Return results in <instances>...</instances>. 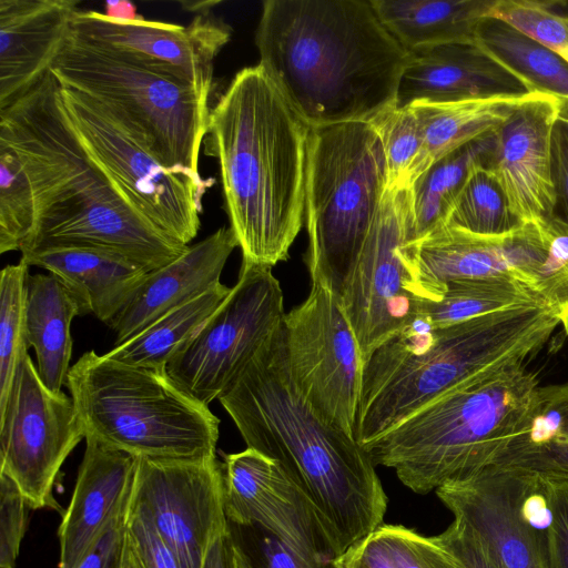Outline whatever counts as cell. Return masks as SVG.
Listing matches in <instances>:
<instances>
[{
  "instance_id": "6da1fadb",
  "label": "cell",
  "mask_w": 568,
  "mask_h": 568,
  "mask_svg": "<svg viewBox=\"0 0 568 568\" xmlns=\"http://www.w3.org/2000/svg\"><path fill=\"white\" fill-rule=\"evenodd\" d=\"M260 65L311 126L373 122L396 106L410 52L371 0H266Z\"/></svg>"
},
{
  "instance_id": "7a4b0ae2",
  "label": "cell",
  "mask_w": 568,
  "mask_h": 568,
  "mask_svg": "<svg viewBox=\"0 0 568 568\" xmlns=\"http://www.w3.org/2000/svg\"><path fill=\"white\" fill-rule=\"evenodd\" d=\"M246 448L274 460L336 530L345 551L384 524L388 498L367 450L326 420L292 378L283 323L217 398Z\"/></svg>"
},
{
  "instance_id": "3957f363",
  "label": "cell",
  "mask_w": 568,
  "mask_h": 568,
  "mask_svg": "<svg viewBox=\"0 0 568 568\" xmlns=\"http://www.w3.org/2000/svg\"><path fill=\"white\" fill-rule=\"evenodd\" d=\"M310 133L260 64L240 70L211 109L204 142L242 262L287 260L305 220Z\"/></svg>"
},
{
  "instance_id": "277c9868",
  "label": "cell",
  "mask_w": 568,
  "mask_h": 568,
  "mask_svg": "<svg viewBox=\"0 0 568 568\" xmlns=\"http://www.w3.org/2000/svg\"><path fill=\"white\" fill-rule=\"evenodd\" d=\"M0 133L21 155L34 193L36 225L21 254L97 247L151 273L189 246L144 219L90 161L67 119L59 83L50 71L0 111Z\"/></svg>"
},
{
  "instance_id": "5b68a950",
  "label": "cell",
  "mask_w": 568,
  "mask_h": 568,
  "mask_svg": "<svg viewBox=\"0 0 568 568\" xmlns=\"http://www.w3.org/2000/svg\"><path fill=\"white\" fill-rule=\"evenodd\" d=\"M560 327L548 305L434 327L423 314L381 345L363 369L354 437L377 439L462 383L526 361Z\"/></svg>"
},
{
  "instance_id": "8992f818",
  "label": "cell",
  "mask_w": 568,
  "mask_h": 568,
  "mask_svg": "<svg viewBox=\"0 0 568 568\" xmlns=\"http://www.w3.org/2000/svg\"><path fill=\"white\" fill-rule=\"evenodd\" d=\"M539 386L526 364L476 376L363 447L426 495L493 465L528 425Z\"/></svg>"
},
{
  "instance_id": "52a82bcc",
  "label": "cell",
  "mask_w": 568,
  "mask_h": 568,
  "mask_svg": "<svg viewBox=\"0 0 568 568\" xmlns=\"http://www.w3.org/2000/svg\"><path fill=\"white\" fill-rule=\"evenodd\" d=\"M65 386L85 437L108 448L148 459L216 456L219 417L164 371L88 351L71 365Z\"/></svg>"
},
{
  "instance_id": "ba28073f",
  "label": "cell",
  "mask_w": 568,
  "mask_h": 568,
  "mask_svg": "<svg viewBox=\"0 0 568 568\" xmlns=\"http://www.w3.org/2000/svg\"><path fill=\"white\" fill-rule=\"evenodd\" d=\"M388 189L372 122L311 128L305 196L307 267L335 292L357 257Z\"/></svg>"
},
{
  "instance_id": "9c48e42d",
  "label": "cell",
  "mask_w": 568,
  "mask_h": 568,
  "mask_svg": "<svg viewBox=\"0 0 568 568\" xmlns=\"http://www.w3.org/2000/svg\"><path fill=\"white\" fill-rule=\"evenodd\" d=\"M50 72L61 87L106 106L164 166L203 180L199 154L207 134L210 95L72 33Z\"/></svg>"
},
{
  "instance_id": "30bf717a",
  "label": "cell",
  "mask_w": 568,
  "mask_h": 568,
  "mask_svg": "<svg viewBox=\"0 0 568 568\" xmlns=\"http://www.w3.org/2000/svg\"><path fill=\"white\" fill-rule=\"evenodd\" d=\"M59 95L67 119L94 166L152 225L189 245L199 233L202 199L214 180H199L164 166L99 101L60 84Z\"/></svg>"
},
{
  "instance_id": "8fae6325",
  "label": "cell",
  "mask_w": 568,
  "mask_h": 568,
  "mask_svg": "<svg viewBox=\"0 0 568 568\" xmlns=\"http://www.w3.org/2000/svg\"><path fill=\"white\" fill-rule=\"evenodd\" d=\"M285 314L283 291L272 267L242 262L230 294L169 361L166 375L209 405L234 383Z\"/></svg>"
},
{
  "instance_id": "7c38bea8",
  "label": "cell",
  "mask_w": 568,
  "mask_h": 568,
  "mask_svg": "<svg viewBox=\"0 0 568 568\" xmlns=\"http://www.w3.org/2000/svg\"><path fill=\"white\" fill-rule=\"evenodd\" d=\"M308 273L306 300L283 320L290 372L312 406L354 436L364 362L337 293L324 275Z\"/></svg>"
},
{
  "instance_id": "4fadbf2b",
  "label": "cell",
  "mask_w": 568,
  "mask_h": 568,
  "mask_svg": "<svg viewBox=\"0 0 568 568\" xmlns=\"http://www.w3.org/2000/svg\"><path fill=\"white\" fill-rule=\"evenodd\" d=\"M407 187L387 189L381 210L345 276L337 297L365 363L409 325L424 301L404 255Z\"/></svg>"
},
{
  "instance_id": "5bb4252c",
  "label": "cell",
  "mask_w": 568,
  "mask_h": 568,
  "mask_svg": "<svg viewBox=\"0 0 568 568\" xmlns=\"http://www.w3.org/2000/svg\"><path fill=\"white\" fill-rule=\"evenodd\" d=\"M82 439L72 397L50 390L26 353L0 410V474L17 485L30 509L61 510L53 490L63 463Z\"/></svg>"
},
{
  "instance_id": "9a60e30c",
  "label": "cell",
  "mask_w": 568,
  "mask_h": 568,
  "mask_svg": "<svg viewBox=\"0 0 568 568\" xmlns=\"http://www.w3.org/2000/svg\"><path fill=\"white\" fill-rule=\"evenodd\" d=\"M131 508L152 524L183 568H202L212 545L229 530L223 465L216 456L136 458Z\"/></svg>"
},
{
  "instance_id": "2e32d148",
  "label": "cell",
  "mask_w": 568,
  "mask_h": 568,
  "mask_svg": "<svg viewBox=\"0 0 568 568\" xmlns=\"http://www.w3.org/2000/svg\"><path fill=\"white\" fill-rule=\"evenodd\" d=\"M71 33L128 62L210 95L214 60L230 41L232 29L213 11L195 14L187 26H179L140 16L122 20L93 10H79Z\"/></svg>"
},
{
  "instance_id": "e0dca14e",
  "label": "cell",
  "mask_w": 568,
  "mask_h": 568,
  "mask_svg": "<svg viewBox=\"0 0 568 568\" xmlns=\"http://www.w3.org/2000/svg\"><path fill=\"white\" fill-rule=\"evenodd\" d=\"M222 465L227 521L261 527L322 560L344 555L334 527L274 460L246 448L225 454Z\"/></svg>"
},
{
  "instance_id": "ac0fdd59",
  "label": "cell",
  "mask_w": 568,
  "mask_h": 568,
  "mask_svg": "<svg viewBox=\"0 0 568 568\" xmlns=\"http://www.w3.org/2000/svg\"><path fill=\"white\" fill-rule=\"evenodd\" d=\"M542 224L528 223L501 236H480L443 225L403 252L424 301H439L444 286L459 280H513L534 288L546 256Z\"/></svg>"
},
{
  "instance_id": "d6986e66",
  "label": "cell",
  "mask_w": 568,
  "mask_h": 568,
  "mask_svg": "<svg viewBox=\"0 0 568 568\" xmlns=\"http://www.w3.org/2000/svg\"><path fill=\"white\" fill-rule=\"evenodd\" d=\"M565 105L556 95L530 93L495 131L486 165L523 224H545L556 216L552 132Z\"/></svg>"
},
{
  "instance_id": "ffe728a7",
  "label": "cell",
  "mask_w": 568,
  "mask_h": 568,
  "mask_svg": "<svg viewBox=\"0 0 568 568\" xmlns=\"http://www.w3.org/2000/svg\"><path fill=\"white\" fill-rule=\"evenodd\" d=\"M435 493L454 518L486 539L501 568H550L545 540L550 525L521 509L518 470L490 465L449 480Z\"/></svg>"
},
{
  "instance_id": "44dd1931",
  "label": "cell",
  "mask_w": 568,
  "mask_h": 568,
  "mask_svg": "<svg viewBox=\"0 0 568 568\" xmlns=\"http://www.w3.org/2000/svg\"><path fill=\"white\" fill-rule=\"evenodd\" d=\"M79 0H0V111L51 69L72 31Z\"/></svg>"
},
{
  "instance_id": "7402d4cb",
  "label": "cell",
  "mask_w": 568,
  "mask_h": 568,
  "mask_svg": "<svg viewBox=\"0 0 568 568\" xmlns=\"http://www.w3.org/2000/svg\"><path fill=\"white\" fill-rule=\"evenodd\" d=\"M530 93L519 78L476 43L457 42L410 52V60L399 81L396 106Z\"/></svg>"
},
{
  "instance_id": "603a6c76",
  "label": "cell",
  "mask_w": 568,
  "mask_h": 568,
  "mask_svg": "<svg viewBox=\"0 0 568 568\" xmlns=\"http://www.w3.org/2000/svg\"><path fill=\"white\" fill-rule=\"evenodd\" d=\"M135 467V457L85 437L71 500L58 528V568H77L111 519L130 503Z\"/></svg>"
},
{
  "instance_id": "cb8c5ba5",
  "label": "cell",
  "mask_w": 568,
  "mask_h": 568,
  "mask_svg": "<svg viewBox=\"0 0 568 568\" xmlns=\"http://www.w3.org/2000/svg\"><path fill=\"white\" fill-rule=\"evenodd\" d=\"M237 246L230 226H222L189 245L171 263L151 272L132 301L109 324L115 333V345L220 283L223 268Z\"/></svg>"
},
{
  "instance_id": "d4e9b609",
  "label": "cell",
  "mask_w": 568,
  "mask_h": 568,
  "mask_svg": "<svg viewBox=\"0 0 568 568\" xmlns=\"http://www.w3.org/2000/svg\"><path fill=\"white\" fill-rule=\"evenodd\" d=\"M21 260L57 276L78 297L84 314L108 326L150 274L124 256L97 247H53L22 253Z\"/></svg>"
},
{
  "instance_id": "484cf974",
  "label": "cell",
  "mask_w": 568,
  "mask_h": 568,
  "mask_svg": "<svg viewBox=\"0 0 568 568\" xmlns=\"http://www.w3.org/2000/svg\"><path fill=\"white\" fill-rule=\"evenodd\" d=\"M84 315L78 297L54 275H30L27 283V339L37 371L52 392L65 386L72 356L71 323Z\"/></svg>"
},
{
  "instance_id": "4316f807",
  "label": "cell",
  "mask_w": 568,
  "mask_h": 568,
  "mask_svg": "<svg viewBox=\"0 0 568 568\" xmlns=\"http://www.w3.org/2000/svg\"><path fill=\"white\" fill-rule=\"evenodd\" d=\"M383 24L408 51L474 42L495 0H371Z\"/></svg>"
},
{
  "instance_id": "83f0119b",
  "label": "cell",
  "mask_w": 568,
  "mask_h": 568,
  "mask_svg": "<svg viewBox=\"0 0 568 568\" xmlns=\"http://www.w3.org/2000/svg\"><path fill=\"white\" fill-rule=\"evenodd\" d=\"M528 95L409 104L422 126L423 146L407 186L448 153L498 129Z\"/></svg>"
},
{
  "instance_id": "f1b7e54d",
  "label": "cell",
  "mask_w": 568,
  "mask_h": 568,
  "mask_svg": "<svg viewBox=\"0 0 568 568\" xmlns=\"http://www.w3.org/2000/svg\"><path fill=\"white\" fill-rule=\"evenodd\" d=\"M493 465L568 481V382L539 386L528 425Z\"/></svg>"
},
{
  "instance_id": "f546056e",
  "label": "cell",
  "mask_w": 568,
  "mask_h": 568,
  "mask_svg": "<svg viewBox=\"0 0 568 568\" xmlns=\"http://www.w3.org/2000/svg\"><path fill=\"white\" fill-rule=\"evenodd\" d=\"M495 131L448 153L407 186L406 244L444 225L471 168L479 162L487 163L495 143Z\"/></svg>"
},
{
  "instance_id": "4dcf8cb0",
  "label": "cell",
  "mask_w": 568,
  "mask_h": 568,
  "mask_svg": "<svg viewBox=\"0 0 568 568\" xmlns=\"http://www.w3.org/2000/svg\"><path fill=\"white\" fill-rule=\"evenodd\" d=\"M474 43L519 78L531 93L568 100V62L511 24L486 17L476 27Z\"/></svg>"
},
{
  "instance_id": "1f68e13d",
  "label": "cell",
  "mask_w": 568,
  "mask_h": 568,
  "mask_svg": "<svg viewBox=\"0 0 568 568\" xmlns=\"http://www.w3.org/2000/svg\"><path fill=\"white\" fill-rule=\"evenodd\" d=\"M230 292L231 287L217 283L196 298L168 312L104 355L128 365L165 372L173 355L209 320Z\"/></svg>"
},
{
  "instance_id": "d6a6232c",
  "label": "cell",
  "mask_w": 568,
  "mask_h": 568,
  "mask_svg": "<svg viewBox=\"0 0 568 568\" xmlns=\"http://www.w3.org/2000/svg\"><path fill=\"white\" fill-rule=\"evenodd\" d=\"M547 305L526 284L513 280H459L445 284L437 302L423 301L420 313L434 327H444L506 310Z\"/></svg>"
},
{
  "instance_id": "836d02e7",
  "label": "cell",
  "mask_w": 568,
  "mask_h": 568,
  "mask_svg": "<svg viewBox=\"0 0 568 568\" xmlns=\"http://www.w3.org/2000/svg\"><path fill=\"white\" fill-rule=\"evenodd\" d=\"M444 225L480 236H501L524 224L510 212L486 163H476L457 193Z\"/></svg>"
},
{
  "instance_id": "e575fe53",
  "label": "cell",
  "mask_w": 568,
  "mask_h": 568,
  "mask_svg": "<svg viewBox=\"0 0 568 568\" xmlns=\"http://www.w3.org/2000/svg\"><path fill=\"white\" fill-rule=\"evenodd\" d=\"M36 200L24 162L0 133V253L21 251L36 225Z\"/></svg>"
},
{
  "instance_id": "d590c367",
  "label": "cell",
  "mask_w": 568,
  "mask_h": 568,
  "mask_svg": "<svg viewBox=\"0 0 568 568\" xmlns=\"http://www.w3.org/2000/svg\"><path fill=\"white\" fill-rule=\"evenodd\" d=\"M29 265H7L0 274V410L12 389L22 356L28 353L27 283Z\"/></svg>"
},
{
  "instance_id": "8d00e7d4",
  "label": "cell",
  "mask_w": 568,
  "mask_h": 568,
  "mask_svg": "<svg viewBox=\"0 0 568 568\" xmlns=\"http://www.w3.org/2000/svg\"><path fill=\"white\" fill-rule=\"evenodd\" d=\"M488 17L506 21L568 62V1L495 0Z\"/></svg>"
},
{
  "instance_id": "74e56055",
  "label": "cell",
  "mask_w": 568,
  "mask_h": 568,
  "mask_svg": "<svg viewBox=\"0 0 568 568\" xmlns=\"http://www.w3.org/2000/svg\"><path fill=\"white\" fill-rule=\"evenodd\" d=\"M372 123L382 140L388 189L407 187L423 146L422 126L414 108L394 106Z\"/></svg>"
},
{
  "instance_id": "f35d334b",
  "label": "cell",
  "mask_w": 568,
  "mask_h": 568,
  "mask_svg": "<svg viewBox=\"0 0 568 568\" xmlns=\"http://www.w3.org/2000/svg\"><path fill=\"white\" fill-rule=\"evenodd\" d=\"M233 544L252 568H343L338 560H322L290 546L273 534L254 525L229 521Z\"/></svg>"
},
{
  "instance_id": "ab89813d",
  "label": "cell",
  "mask_w": 568,
  "mask_h": 568,
  "mask_svg": "<svg viewBox=\"0 0 568 568\" xmlns=\"http://www.w3.org/2000/svg\"><path fill=\"white\" fill-rule=\"evenodd\" d=\"M546 256L534 281L535 291L557 314L568 336V225L555 216L545 224Z\"/></svg>"
},
{
  "instance_id": "60d3db41",
  "label": "cell",
  "mask_w": 568,
  "mask_h": 568,
  "mask_svg": "<svg viewBox=\"0 0 568 568\" xmlns=\"http://www.w3.org/2000/svg\"><path fill=\"white\" fill-rule=\"evenodd\" d=\"M376 530L397 568H457L434 536H423L403 525L383 524Z\"/></svg>"
},
{
  "instance_id": "b9f144b4",
  "label": "cell",
  "mask_w": 568,
  "mask_h": 568,
  "mask_svg": "<svg viewBox=\"0 0 568 568\" xmlns=\"http://www.w3.org/2000/svg\"><path fill=\"white\" fill-rule=\"evenodd\" d=\"M122 568H183L173 549L131 503Z\"/></svg>"
},
{
  "instance_id": "7bdbcfd3",
  "label": "cell",
  "mask_w": 568,
  "mask_h": 568,
  "mask_svg": "<svg viewBox=\"0 0 568 568\" xmlns=\"http://www.w3.org/2000/svg\"><path fill=\"white\" fill-rule=\"evenodd\" d=\"M29 508L17 485L0 474V568H14L27 530Z\"/></svg>"
},
{
  "instance_id": "ee69618b",
  "label": "cell",
  "mask_w": 568,
  "mask_h": 568,
  "mask_svg": "<svg viewBox=\"0 0 568 568\" xmlns=\"http://www.w3.org/2000/svg\"><path fill=\"white\" fill-rule=\"evenodd\" d=\"M434 537L452 555L457 568H501L486 539L463 519L454 518Z\"/></svg>"
},
{
  "instance_id": "f6af8a7d",
  "label": "cell",
  "mask_w": 568,
  "mask_h": 568,
  "mask_svg": "<svg viewBox=\"0 0 568 568\" xmlns=\"http://www.w3.org/2000/svg\"><path fill=\"white\" fill-rule=\"evenodd\" d=\"M544 479L551 509V524L545 536L549 565L568 568V481Z\"/></svg>"
},
{
  "instance_id": "bcb514c9",
  "label": "cell",
  "mask_w": 568,
  "mask_h": 568,
  "mask_svg": "<svg viewBox=\"0 0 568 568\" xmlns=\"http://www.w3.org/2000/svg\"><path fill=\"white\" fill-rule=\"evenodd\" d=\"M130 503L111 519L77 568H122Z\"/></svg>"
},
{
  "instance_id": "7dc6e473",
  "label": "cell",
  "mask_w": 568,
  "mask_h": 568,
  "mask_svg": "<svg viewBox=\"0 0 568 568\" xmlns=\"http://www.w3.org/2000/svg\"><path fill=\"white\" fill-rule=\"evenodd\" d=\"M552 174L556 187V215L568 225V123L561 118L552 132Z\"/></svg>"
},
{
  "instance_id": "c3c4849f",
  "label": "cell",
  "mask_w": 568,
  "mask_h": 568,
  "mask_svg": "<svg viewBox=\"0 0 568 568\" xmlns=\"http://www.w3.org/2000/svg\"><path fill=\"white\" fill-rule=\"evenodd\" d=\"M341 562L343 568H397L377 530L351 546Z\"/></svg>"
},
{
  "instance_id": "681fc988",
  "label": "cell",
  "mask_w": 568,
  "mask_h": 568,
  "mask_svg": "<svg viewBox=\"0 0 568 568\" xmlns=\"http://www.w3.org/2000/svg\"><path fill=\"white\" fill-rule=\"evenodd\" d=\"M202 568H234V544L229 530L212 545Z\"/></svg>"
},
{
  "instance_id": "f907efd6",
  "label": "cell",
  "mask_w": 568,
  "mask_h": 568,
  "mask_svg": "<svg viewBox=\"0 0 568 568\" xmlns=\"http://www.w3.org/2000/svg\"><path fill=\"white\" fill-rule=\"evenodd\" d=\"M104 14L122 20H132L139 17L135 6L128 1H106Z\"/></svg>"
},
{
  "instance_id": "816d5d0a",
  "label": "cell",
  "mask_w": 568,
  "mask_h": 568,
  "mask_svg": "<svg viewBox=\"0 0 568 568\" xmlns=\"http://www.w3.org/2000/svg\"><path fill=\"white\" fill-rule=\"evenodd\" d=\"M220 3V1H182L181 6L189 12L202 14L212 12V9Z\"/></svg>"
},
{
  "instance_id": "f5cc1de1",
  "label": "cell",
  "mask_w": 568,
  "mask_h": 568,
  "mask_svg": "<svg viewBox=\"0 0 568 568\" xmlns=\"http://www.w3.org/2000/svg\"><path fill=\"white\" fill-rule=\"evenodd\" d=\"M234 568H252L243 554L234 545Z\"/></svg>"
},
{
  "instance_id": "db71d44e",
  "label": "cell",
  "mask_w": 568,
  "mask_h": 568,
  "mask_svg": "<svg viewBox=\"0 0 568 568\" xmlns=\"http://www.w3.org/2000/svg\"><path fill=\"white\" fill-rule=\"evenodd\" d=\"M560 118H561L566 123H568V116H565V115H562V114H561V115H560Z\"/></svg>"
},
{
  "instance_id": "11a10c76",
  "label": "cell",
  "mask_w": 568,
  "mask_h": 568,
  "mask_svg": "<svg viewBox=\"0 0 568 568\" xmlns=\"http://www.w3.org/2000/svg\"><path fill=\"white\" fill-rule=\"evenodd\" d=\"M566 106H568V100H566Z\"/></svg>"
}]
</instances>
